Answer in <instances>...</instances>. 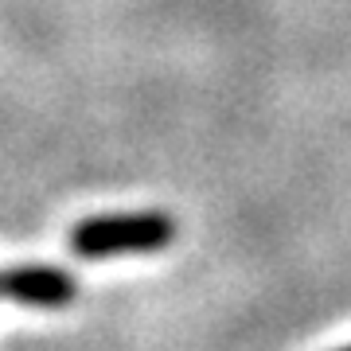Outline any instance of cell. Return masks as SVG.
Here are the masks:
<instances>
[{"label": "cell", "instance_id": "1", "mask_svg": "<svg viewBox=\"0 0 351 351\" xmlns=\"http://www.w3.org/2000/svg\"><path fill=\"white\" fill-rule=\"evenodd\" d=\"M176 242V219L168 211L90 215L71 226V254L82 262L125 258V254H160Z\"/></svg>", "mask_w": 351, "mask_h": 351}, {"label": "cell", "instance_id": "2", "mask_svg": "<svg viewBox=\"0 0 351 351\" xmlns=\"http://www.w3.org/2000/svg\"><path fill=\"white\" fill-rule=\"evenodd\" d=\"M0 297L27 308H66L78 301V281L63 265H12L0 274Z\"/></svg>", "mask_w": 351, "mask_h": 351}, {"label": "cell", "instance_id": "3", "mask_svg": "<svg viewBox=\"0 0 351 351\" xmlns=\"http://www.w3.org/2000/svg\"><path fill=\"white\" fill-rule=\"evenodd\" d=\"M336 351H351V343H348V348H336Z\"/></svg>", "mask_w": 351, "mask_h": 351}]
</instances>
